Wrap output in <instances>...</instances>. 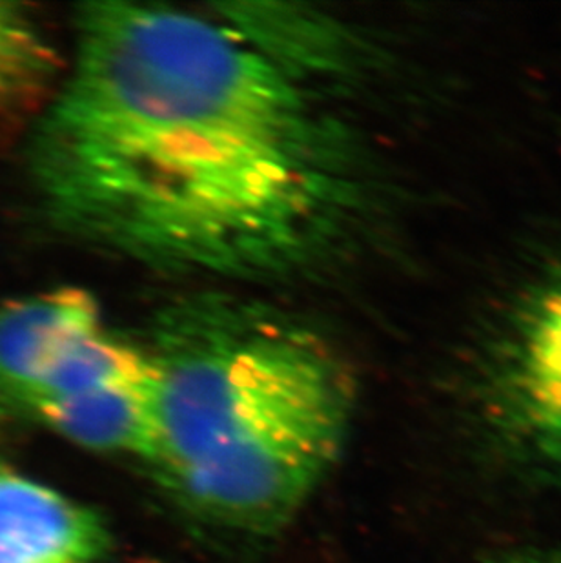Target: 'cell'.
Returning <instances> with one entry per match:
<instances>
[{"mask_svg":"<svg viewBox=\"0 0 561 563\" xmlns=\"http://www.w3.org/2000/svg\"><path fill=\"white\" fill-rule=\"evenodd\" d=\"M32 135L44 218L172 276L283 285L352 257L382 205L355 101L365 27L297 2H90Z\"/></svg>","mask_w":561,"mask_h":563,"instance_id":"cell-1","label":"cell"},{"mask_svg":"<svg viewBox=\"0 0 561 563\" xmlns=\"http://www.w3.org/2000/svg\"><path fill=\"white\" fill-rule=\"evenodd\" d=\"M146 351L163 487L228 529L285 526L349 432L354 382L334 345L260 299L205 292L163 309Z\"/></svg>","mask_w":561,"mask_h":563,"instance_id":"cell-2","label":"cell"},{"mask_svg":"<svg viewBox=\"0 0 561 563\" xmlns=\"http://www.w3.org/2000/svg\"><path fill=\"white\" fill-rule=\"evenodd\" d=\"M494 410L514 445L561 468V274L521 313L496 376Z\"/></svg>","mask_w":561,"mask_h":563,"instance_id":"cell-3","label":"cell"},{"mask_svg":"<svg viewBox=\"0 0 561 563\" xmlns=\"http://www.w3.org/2000/svg\"><path fill=\"white\" fill-rule=\"evenodd\" d=\"M110 545L96 510L0 463V563H101Z\"/></svg>","mask_w":561,"mask_h":563,"instance_id":"cell-4","label":"cell"},{"mask_svg":"<svg viewBox=\"0 0 561 563\" xmlns=\"http://www.w3.org/2000/svg\"><path fill=\"white\" fill-rule=\"evenodd\" d=\"M101 327V307L80 288H55L0 303V415L75 343Z\"/></svg>","mask_w":561,"mask_h":563,"instance_id":"cell-5","label":"cell"},{"mask_svg":"<svg viewBox=\"0 0 561 563\" xmlns=\"http://www.w3.org/2000/svg\"><path fill=\"white\" fill-rule=\"evenodd\" d=\"M57 55L28 11L0 2V115L26 110L46 93Z\"/></svg>","mask_w":561,"mask_h":563,"instance_id":"cell-6","label":"cell"},{"mask_svg":"<svg viewBox=\"0 0 561 563\" xmlns=\"http://www.w3.org/2000/svg\"><path fill=\"white\" fill-rule=\"evenodd\" d=\"M508 563H561V559H558V556H541V554H527V556L510 560Z\"/></svg>","mask_w":561,"mask_h":563,"instance_id":"cell-7","label":"cell"}]
</instances>
